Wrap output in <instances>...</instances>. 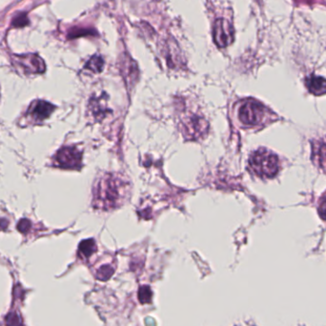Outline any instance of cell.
<instances>
[{"instance_id":"cell-13","label":"cell","mask_w":326,"mask_h":326,"mask_svg":"<svg viewBox=\"0 0 326 326\" xmlns=\"http://www.w3.org/2000/svg\"><path fill=\"white\" fill-rule=\"evenodd\" d=\"M96 250H97V246L94 239L83 240L79 244V252L84 257H89L90 256H92L96 252Z\"/></svg>"},{"instance_id":"cell-16","label":"cell","mask_w":326,"mask_h":326,"mask_svg":"<svg viewBox=\"0 0 326 326\" xmlns=\"http://www.w3.org/2000/svg\"><path fill=\"white\" fill-rule=\"evenodd\" d=\"M139 300L142 303L145 302H149L151 301V297H152V292L150 290V288L147 286H143L140 288L139 292Z\"/></svg>"},{"instance_id":"cell-15","label":"cell","mask_w":326,"mask_h":326,"mask_svg":"<svg viewBox=\"0 0 326 326\" xmlns=\"http://www.w3.org/2000/svg\"><path fill=\"white\" fill-rule=\"evenodd\" d=\"M114 273V269L109 265H105V266H102L99 270V273H98V277L99 279H102V280H107L109 277H112Z\"/></svg>"},{"instance_id":"cell-8","label":"cell","mask_w":326,"mask_h":326,"mask_svg":"<svg viewBox=\"0 0 326 326\" xmlns=\"http://www.w3.org/2000/svg\"><path fill=\"white\" fill-rule=\"evenodd\" d=\"M120 71L128 85H134L138 80L139 69L137 63L127 54H124L120 59Z\"/></svg>"},{"instance_id":"cell-2","label":"cell","mask_w":326,"mask_h":326,"mask_svg":"<svg viewBox=\"0 0 326 326\" xmlns=\"http://www.w3.org/2000/svg\"><path fill=\"white\" fill-rule=\"evenodd\" d=\"M249 165L253 172L260 178H274L279 170L277 156L265 149L254 152L249 158Z\"/></svg>"},{"instance_id":"cell-19","label":"cell","mask_w":326,"mask_h":326,"mask_svg":"<svg viewBox=\"0 0 326 326\" xmlns=\"http://www.w3.org/2000/svg\"><path fill=\"white\" fill-rule=\"evenodd\" d=\"M31 227V222L28 219H21L18 225V229L21 233H26Z\"/></svg>"},{"instance_id":"cell-12","label":"cell","mask_w":326,"mask_h":326,"mask_svg":"<svg viewBox=\"0 0 326 326\" xmlns=\"http://www.w3.org/2000/svg\"><path fill=\"white\" fill-rule=\"evenodd\" d=\"M104 67V60L102 59V57H100L99 55L93 56L89 61L87 62V64L85 65L86 69L92 71L93 73H97L99 74L100 72H102Z\"/></svg>"},{"instance_id":"cell-5","label":"cell","mask_w":326,"mask_h":326,"mask_svg":"<svg viewBox=\"0 0 326 326\" xmlns=\"http://www.w3.org/2000/svg\"><path fill=\"white\" fill-rule=\"evenodd\" d=\"M81 152L75 147L60 149L55 158V165L63 169H79L81 166Z\"/></svg>"},{"instance_id":"cell-3","label":"cell","mask_w":326,"mask_h":326,"mask_svg":"<svg viewBox=\"0 0 326 326\" xmlns=\"http://www.w3.org/2000/svg\"><path fill=\"white\" fill-rule=\"evenodd\" d=\"M268 109L254 99L243 101L238 109V118L242 124L257 126L264 123L268 118Z\"/></svg>"},{"instance_id":"cell-18","label":"cell","mask_w":326,"mask_h":326,"mask_svg":"<svg viewBox=\"0 0 326 326\" xmlns=\"http://www.w3.org/2000/svg\"><path fill=\"white\" fill-rule=\"evenodd\" d=\"M318 214L323 220H326V193H324L323 196L319 199Z\"/></svg>"},{"instance_id":"cell-4","label":"cell","mask_w":326,"mask_h":326,"mask_svg":"<svg viewBox=\"0 0 326 326\" xmlns=\"http://www.w3.org/2000/svg\"><path fill=\"white\" fill-rule=\"evenodd\" d=\"M13 63L24 75L42 74L46 70L44 60L37 54L15 55L13 57Z\"/></svg>"},{"instance_id":"cell-11","label":"cell","mask_w":326,"mask_h":326,"mask_svg":"<svg viewBox=\"0 0 326 326\" xmlns=\"http://www.w3.org/2000/svg\"><path fill=\"white\" fill-rule=\"evenodd\" d=\"M307 89L313 95H322L326 93V79L316 76H310L305 80Z\"/></svg>"},{"instance_id":"cell-20","label":"cell","mask_w":326,"mask_h":326,"mask_svg":"<svg viewBox=\"0 0 326 326\" xmlns=\"http://www.w3.org/2000/svg\"><path fill=\"white\" fill-rule=\"evenodd\" d=\"M88 35V34H90L89 32L88 31L85 30V29H73V30L71 31V33L69 34V39H77V38H79V37H80V36H82V35Z\"/></svg>"},{"instance_id":"cell-17","label":"cell","mask_w":326,"mask_h":326,"mask_svg":"<svg viewBox=\"0 0 326 326\" xmlns=\"http://www.w3.org/2000/svg\"><path fill=\"white\" fill-rule=\"evenodd\" d=\"M6 323L8 326H20L21 325V319L17 313H11L9 316L6 317Z\"/></svg>"},{"instance_id":"cell-9","label":"cell","mask_w":326,"mask_h":326,"mask_svg":"<svg viewBox=\"0 0 326 326\" xmlns=\"http://www.w3.org/2000/svg\"><path fill=\"white\" fill-rule=\"evenodd\" d=\"M55 109V106L53 104H51L47 101H43V100H40L35 102L31 109H29V113L31 116L37 120H43V119H47L51 116V114L53 113Z\"/></svg>"},{"instance_id":"cell-10","label":"cell","mask_w":326,"mask_h":326,"mask_svg":"<svg viewBox=\"0 0 326 326\" xmlns=\"http://www.w3.org/2000/svg\"><path fill=\"white\" fill-rule=\"evenodd\" d=\"M313 160L326 173V138L313 143Z\"/></svg>"},{"instance_id":"cell-1","label":"cell","mask_w":326,"mask_h":326,"mask_svg":"<svg viewBox=\"0 0 326 326\" xmlns=\"http://www.w3.org/2000/svg\"><path fill=\"white\" fill-rule=\"evenodd\" d=\"M126 183L115 175H105L100 178L94 191V201L97 208L108 210L121 204L125 198Z\"/></svg>"},{"instance_id":"cell-7","label":"cell","mask_w":326,"mask_h":326,"mask_svg":"<svg viewBox=\"0 0 326 326\" xmlns=\"http://www.w3.org/2000/svg\"><path fill=\"white\" fill-rule=\"evenodd\" d=\"M184 132L188 138L198 139L203 133L207 131V122L201 117L197 115H191L183 120Z\"/></svg>"},{"instance_id":"cell-14","label":"cell","mask_w":326,"mask_h":326,"mask_svg":"<svg viewBox=\"0 0 326 326\" xmlns=\"http://www.w3.org/2000/svg\"><path fill=\"white\" fill-rule=\"evenodd\" d=\"M13 26L16 28H23L29 24V20L26 14H19L13 19Z\"/></svg>"},{"instance_id":"cell-6","label":"cell","mask_w":326,"mask_h":326,"mask_svg":"<svg viewBox=\"0 0 326 326\" xmlns=\"http://www.w3.org/2000/svg\"><path fill=\"white\" fill-rule=\"evenodd\" d=\"M213 40L218 48H225L234 40V31L231 24L224 19L215 21L213 28Z\"/></svg>"}]
</instances>
